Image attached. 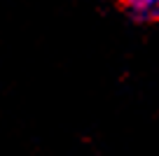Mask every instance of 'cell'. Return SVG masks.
<instances>
[{"label":"cell","instance_id":"6da1fadb","mask_svg":"<svg viewBox=\"0 0 159 156\" xmlns=\"http://www.w3.org/2000/svg\"><path fill=\"white\" fill-rule=\"evenodd\" d=\"M126 7L140 21H157L159 19V0H126Z\"/></svg>","mask_w":159,"mask_h":156}]
</instances>
